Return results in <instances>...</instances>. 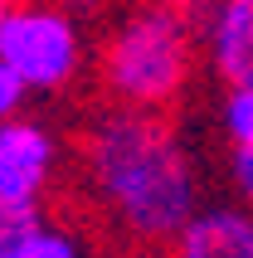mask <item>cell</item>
Wrapping results in <instances>:
<instances>
[{
	"mask_svg": "<svg viewBox=\"0 0 253 258\" xmlns=\"http://www.w3.org/2000/svg\"><path fill=\"white\" fill-rule=\"evenodd\" d=\"M83 180L102 219L141 248H166L200 210L195 161L166 112L112 102L83 132Z\"/></svg>",
	"mask_w": 253,
	"mask_h": 258,
	"instance_id": "6da1fadb",
	"label": "cell"
},
{
	"mask_svg": "<svg viewBox=\"0 0 253 258\" xmlns=\"http://www.w3.org/2000/svg\"><path fill=\"white\" fill-rule=\"evenodd\" d=\"M200 54L195 10H175L166 0L126 5L98 49V83L117 107L166 112L185 98Z\"/></svg>",
	"mask_w": 253,
	"mask_h": 258,
	"instance_id": "7a4b0ae2",
	"label": "cell"
},
{
	"mask_svg": "<svg viewBox=\"0 0 253 258\" xmlns=\"http://www.w3.org/2000/svg\"><path fill=\"white\" fill-rule=\"evenodd\" d=\"M0 58L10 63L29 98H58L83 78V20L58 0H10V15L0 25Z\"/></svg>",
	"mask_w": 253,
	"mask_h": 258,
	"instance_id": "3957f363",
	"label": "cell"
},
{
	"mask_svg": "<svg viewBox=\"0 0 253 258\" xmlns=\"http://www.w3.org/2000/svg\"><path fill=\"white\" fill-rule=\"evenodd\" d=\"M58 161H64V146H58L49 122L29 112L0 122V195L44 205V195L58 175Z\"/></svg>",
	"mask_w": 253,
	"mask_h": 258,
	"instance_id": "277c9868",
	"label": "cell"
},
{
	"mask_svg": "<svg viewBox=\"0 0 253 258\" xmlns=\"http://www.w3.org/2000/svg\"><path fill=\"white\" fill-rule=\"evenodd\" d=\"M200 49L224 88L253 83V0H205Z\"/></svg>",
	"mask_w": 253,
	"mask_h": 258,
	"instance_id": "5b68a950",
	"label": "cell"
},
{
	"mask_svg": "<svg viewBox=\"0 0 253 258\" xmlns=\"http://www.w3.org/2000/svg\"><path fill=\"white\" fill-rule=\"evenodd\" d=\"M170 258H253V205H200L166 244Z\"/></svg>",
	"mask_w": 253,
	"mask_h": 258,
	"instance_id": "8992f818",
	"label": "cell"
},
{
	"mask_svg": "<svg viewBox=\"0 0 253 258\" xmlns=\"http://www.w3.org/2000/svg\"><path fill=\"white\" fill-rule=\"evenodd\" d=\"M0 258H93V248L73 224L39 215L34 224H25L15 239L0 244Z\"/></svg>",
	"mask_w": 253,
	"mask_h": 258,
	"instance_id": "52a82bcc",
	"label": "cell"
},
{
	"mask_svg": "<svg viewBox=\"0 0 253 258\" xmlns=\"http://www.w3.org/2000/svg\"><path fill=\"white\" fill-rule=\"evenodd\" d=\"M219 127H224L229 146H253V83L224 88V102H219Z\"/></svg>",
	"mask_w": 253,
	"mask_h": 258,
	"instance_id": "ba28073f",
	"label": "cell"
},
{
	"mask_svg": "<svg viewBox=\"0 0 253 258\" xmlns=\"http://www.w3.org/2000/svg\"><path fill=\"white\" fill-rule=\"evenodd\" d=\"M39 215H44V205H25V200L0 195V244H5V239H15V234L25 229V224H34Z\"/></svg>",
	"mask_w": 253,
	"mask_h": 258,
	"instance_id": "9c48e42d",
	"label": "cell"
},
{
	"mask_svg": "<svg viewBox=\"0 0 253 258\" xmlns=\"http://www.w3.org/2000/svg\"><path fill=\"white\" fill-rule=\"evenodd\" d=\"M25 102H29V93H25V83L10 73V63L0 58V122H10V117H20L25 112Z\"/></svg>",
	"mask_w": 253,
	"mask_h": 258,
	"instance_id": "30bf717a",
	"label": "cell"
},
{
	"mask_svg": "<svg viewBox=\"0 0 253 258\" xmlns=\"http://www.w3.org/2000/svg\"><path fill=\"white\" fill-rule=\"evenodd\" d=\"M229 180L243 195V205H253V146H229Z\"/></svg>",
	"mask_w": 253,
	"mask_h": 258,
	"instance_id": "8fae6325",
	"label": "cell"
},
{
	"mask_svg": "<svg viewBox=\"0 0 253 258\" xmlns=\"http://www.w3.org/2000/svg\"><path fill=\"white\" fill-rule=\"evenodd\" d=\"M58 5H64V10H73L78 20H98V15H107V10H112L117 0H58Z\"/></svg>",
	"mask_w": 253,
	"mask_h": 258,
	"instance_id": "7c38bea8",
	"label": "cell"
},
{
	"mask_svg": "<svg viewBox=\"0 0 253 258\" xmlns=\"http://www.w3.org/2000/svg\"><path fill=\"white\" fill-rule=\"evenodd\" d=\"M166 5H175V10H200L205 0H166Z\"/></svg>",
	"mask_w": 253,
	"mask_h": 258,
	"instance_id": "4fadbf2b",
	"label": "cell"
},
{
	"mask_svg": "<svg viewBox=\"0 0 253 258\" xmlns=\"http://www.w3.org/2000/svg\"><path fill=\"white\" fill-rule=\"evenodd\" d=\"M5 15H10V0H0V25H5Z\"/></svg>",
	"mask_w": 253,
	"mask_h": 258,
	"instance_id": "5bb4252c",
	"label": "cell"
}]
</instances>
